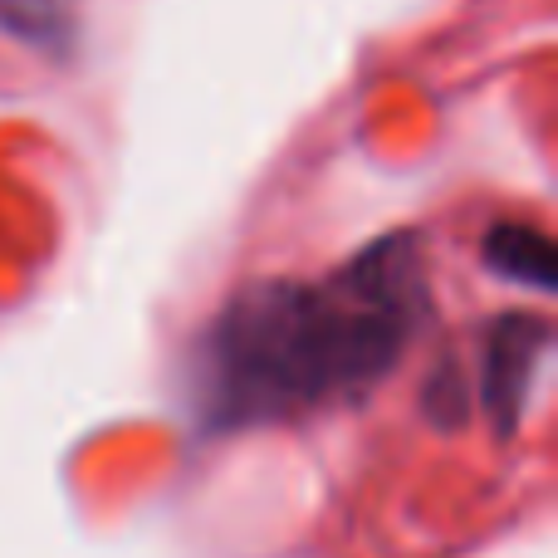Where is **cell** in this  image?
Wrapping results in <instances>:
<instances>
[{"mask_svg":"<svg viewBox=\"0 0 558 558\" xmlns=\"http://www.w3.org/2000/svg\"><path fill=\"white\" fill-rule=\"evenodd\" d=\"M426 318V270L412 235H387L324 284L265 279L206 328L196 392L216 426L299 416L357 397L392 373Z\"/></svg>","mask_w":558,"mask_h":558,"instance_id":"cell-1","label":"cell"},{"mask_svg":"<svg viewBox=\"0 0 558 558\" xmlns=\"http://www.w3.org/2000/svg\"><path fill=\"white\" fill-rule=\"evenodd\" d=\"M554 328L534 314H505L490 324L481 348V402L485 412L495 416L500 432H514L530 407L534 377L544 367V353H549Z\"/></svg>","mask_w":558,"mask_h":558,"instance_id":"cell-2","label":"cell"},{"mask_svg":"<svg viewBox=\"0 0 558 558\" xmlns=\"http://www.w3.org/2000/svg\"><path fill=\"white\" fill-rule=\"evenodd\" d=\"M485 265L500 279H510V284L539 289V294H554V284H558L554 241L539 226H524V221H500L485 235Z\"/></svg>","mask_w":558,"mask_h":558,"instance_id":"cell-3","label":"cell"},{"mask_svg":"<svg viewBox=\"0 0 558 558\" xmlns=\"http://www.w3.org/2000/svg\"><path fill=\"white\" fill-rule=\"evenodd\" d=\"M0 29L45 54H69L78 35V0H0Z\"/></svg>","mask_w":558,"mask_h":558,"instance_id":"cell-4","label":"cell"},{"mask_svg":"<svg viewBox=\"0 0 558 558\" xmlns=\"http://www.w3.org/2000/svg\"><path fill=\"white\" fill-rule=\"evenodd\" d=\"M426 407H432V416L436 422H446V426H456L465 416V387H461V377H456L451 367L432 377V387H426Z\"/></svg>","mask_w":558,"mask_h":558,"instance_id":"cell-5","label":"cell"}]
</instances>
